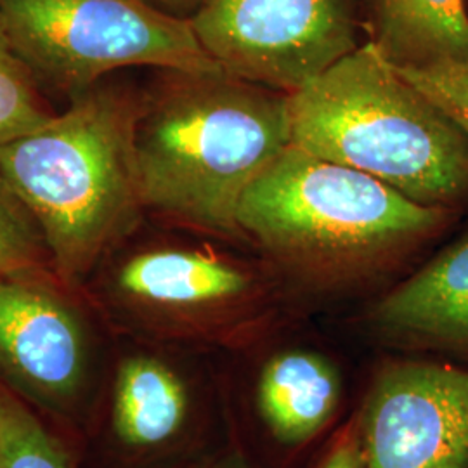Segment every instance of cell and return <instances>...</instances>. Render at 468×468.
Here are the masks:
<instances>
[{
  "label": "cell",
  "mask_w": 468,
  "mask_h": 468,
  "mask_svg": "<svg viewBox=\"0 0 468 468\" xmlns=\"http://www.w3.org/2000/svg\"><path fill=\"white\" fill-rule=\"evenodd\" d=\"M292 146L290 94L220 69H154L141 87L135 167L146 218L249 247L243 195Z\"/></svg>",
  "instance_id": "obj_1"
},
{
  "label": "cell",
  "mask_w": 468,
  "mask_h": 468,
  "mask_svg": "<svg viewBox=\"0 0 468 468\" xmlns=\"http://www.w3.org/2000/svg\"><path fill=\"white\" fill-rule=\"evenodd\" d=\"M454 216L292 144L247 189L238 224L295 301H332L382 283Z\"/></svg>",
  "instance_id": "obj_2"
},
{
  "label": "cell",
  "mask_w": 468,
  "mask_h": 468,
  "mask_svg": "<svg viewBox=\"0 0 468 468\" xmlns=\"http://www.w3.org/2000/svg\"><path fill=\"white\" fill-rule=\"evenodd\" d=\"M139 104L141 87L112 75L0 144V177L38 224L67 286L94 274L146 218L135 167Z\"/></svg>",
  "instance_id": "obj_3"
},
{
  "label": "cell",
  "mask_w": 468,
  "mask_h": 468,
  "mask_svg": "<svg viewBox=\"0 0 468 468\" xmlns=\"http://www.w3.org/2000/svg\"><path fill=\"white\" fill-rule=\"evenodd\" d=\"M292 144L425 207L468 203V137L367 40L290 94Z\"/></svg>",
  "instance_id": "obj_4"
},
{
  "label": "cell",
  "mask_w": 468,
  "mask_h": 468,
  "mask_svg": "<svg viewBox=\"0 0 468 468\" xmlns=\"http://www.w3.org/2000/svg\"><path fill=\"white\" fill-rule=\"evenodd\" d=\"M135 233L100 266L102 301L135 334L245 349L266 340L295 302L257 251L197 233Z\"/></svg>",
  "instance_id": "obj_5"
},
{
  "label": "cell",
  "mask_w": 468,
  "mask_h": 468,
  "mask_svg": "<svg viewBox=\"0 0 468 468\" xmlns=\"http://www.w3.org/2000/svg\"><path fill=\"white\" fill-rule=\"evenodd\" d=\"M0 21L40 89L67 101L129 68L220 69L189 21L148 0H0Z\"/></svg>",
  "instance_id": "obj_6"
},
{
  "label": "cell",
  "mask_w": 468,
  "mask_h": 468,
  "mask_svg": "<svg viewBox=\"0 0 468 468\" xmlns=\"http://www.w3.org/2000/svg\"><path fill=\"white\" fill-rule=\"evenodd\" d=\"M363 0H207L189 19L224 71L293 94L361 48Z\"/></svg>",
  "instance_id": "obj_7"
},
{
  "label": "cell",
  "mask_w": 468,
  "mask_h": 468,
  "mask_svg": "<svg viewBox=\"0 0 468 468\" xmlns=\"http://www.w3.org/2000/svg\"><path fill=\"white\" fill-rule=\"evenodd\" d=\"M354 419L365 468H468V367L384 361Z\"/></svg>",
  "instance_id": "obj_8"
},
{
  "label": "cell",
  "mask_w": 468,
  "mask_h": 468,
  "mask_svg": "<svg viewBox=\"0 0 468 468\" xmlns=\"http://www.w3.org/2000/svg\"><path fill=\"white\" fill-rule=\"evenodd\" d=\"M90 334L52 271L0 276V377L38 406L65 411L90 377Z\"/></svg>",
  "instance_id": "obj_9"
},
{
  "label": "cell",
  "mask_w": 468,
  "mask_h": 468,
  "mask_svg": "<svg viewBox=\"0 0 468 468\" xmlns=\"http://www.w3.org/2000/svg\"><path fill=\"white\" fill-rule=\"evenodd\" d=\"M365 326L394 351L468 367V231L369 303Z\"/></svg>",
  "instance_id": "obj_10"
},
{
  "label": "cell",
  "mask_w": 468,
  "mask_h": 468,
  "mask_svg": "<svg viewBox=\"0 0 468 468\" xmlns=\"http://www.w3.org/2000/svg\"><path fill=\"white\" fill-rule=\"evenodd\" d=\"M344 398L342 371L314 347L284 346L261 363L253 402L269 437L288 450L313 442L334 421Z\"/></svg>",
  "instance_id": "obj_11"
},
{
  "label": "cell",
  "mask_w": 468,
  "mask_h": 468,
  "mask_svg": "<svg viewBox=\"0 0 468 468\" xmlns=\"http://www.w3.org/2000/svg\"><path fill=\"white\" fill-rule=\"evenodd\" d=\"M191 420V387L167 357L154 352H134L118 363L112 429L127 452H165L183 439Z\"/></svg>",
  "instance_id": "obj_12"
},
{
  "label": "cell",
  "mask_w": 468,
  "mask_h": 468,
  "mask_svg": "<svg viewBox=\"0 0 468 468\" xmlns=\"http://www.w3.org/2000/svg\"><path fill=\"white\" fill-rule=\"evenodd\" d=\"M369 38L398 68L468 58L465 0H369Z\"/></svg>",
  "instance_id": "obj_13"
},
{
  "label": "cell",
  "mask_w": 468,
  "mask_h": 468,
  "mask_svg": "<svg viewBox=\"0 0 468 468\" xmlns=\"http://www.w3.org/2000/svg\"><path fill=\"white\" fill-rule=\"evenodd\" d=\"M58 112L0 21V144L32 133Z\"/></svg>",
  "instance_id": "obj_14"
},
{
  "label": "cell",
  "mask_w": 468,
  "mask_h": 468,
  "mask_svg": "<svg viewBox=\"0 0 468 468\" xmlns=\"http://www.w3.org/2000/svg\"><path fill=\"white\" fill-rule=\"evenodd\" d=\"M0 468H73L44 425L0 388Z\"/></svg>",
  "instance_id": "obj_15"
},
{
  "label": "cell",
  "mask_w": 468,
  "mask_h": 468,
  "mask_svg": "<svg viewBox=\"0 0 468 468\" xmlns=\"http://www.w3.org/2000/svg\"><path fill=\"white\" fill-rule=\"evenodd\" d=\"M48 271H52L49 250L38 224L0 177V276Z\"/></svg>",
  "instance_id": "obj_16"
},
{
  "label": "cell",
  "mask_w": 468,
  "mask_h": 468,
  "mask_svg": "<svg viewBox=\"0 0 468 468\" xmlns=\"http://www.w3.org/2000/svg\"><path fill=\"white\" fill-rule=\"evenodd\" d=\"M394 68L404 80L435 102L468 137V58L429 67Z\"/></svg>",
  "instance_id": "obj_17"
},
{
  "label": "cell",
  "mask_w": 468,
  "mask_h": 468,
  "mask_svg": "<svg viewBox=\"0 0 468 468\" xmlns=\"http://www.w3.org/2000/svg\"><path fill=\"white\" fill-rule=\"evenodd\" d=\"M314 468H365L356 419L335 434Z\"/></svg>",
  "instance_id": "obj_18"
},
{
  "label": "cell",
  "mask_w": 468,
  "mask_h": 468,
  "mask_svg": "<svg viewBox=\"0 0 468 468\" xmlns=\"http://www.w3.org/2000/svg\"><path fill=\"white\" fill-rule=\"evenodd\" d=\"M153 7L165 13L168 16L177 17L189 21L195 16L201 7L207 4V0H148Z\"/></svg>",
  "instance_id": "obj_19"
},
{
  "label": "cell",
  "mask_w": 468,
  "mask_h": 468,
  "mask_svg": "<svg viewBox=\"0 0 468 468\" xmlns=\"http://www.w3.org/2000/svg\"><path fill=\"white\" fill-rule=\"evenodd\" d=\"M197 468H255L251 465V460L243 452L239 446H231L224 452L212 456L210 460L203 462Z\"/></svg>",
  "instance_id": "obj_20"
}]
</instances>
